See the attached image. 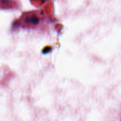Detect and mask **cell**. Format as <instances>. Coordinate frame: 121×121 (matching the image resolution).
I'll return each instance as SVG.
<instances>
[{
    "mask_svg": "<svg viewBox=\"0 0 121 121\" xmlns=\"http://www.w3.org/2000/svg\"><path fill=\"white\" fill-rule=\"evenodd\" d=\"M25 21L27 24L31 25H37L39 22V18L34 15L28 16L25 20Z\"/></svg>",
    "mask_w": 121,
    "mask_h": 121,
    "instance_id": "cell-1",
    "label": "cell"
}]
</instances>
